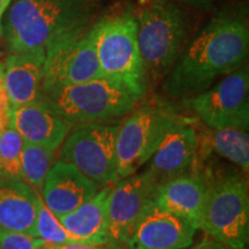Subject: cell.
Returning <instances> with one entry per match:
<instances>
[{
  "mask_svg": "<svg viewBox=\"0 0 249 249\" xmlns=\"http://www.w3.org/2000/svg\"><path fill=\"white\" fill-rule=\"evenodd\" d=\"M112 186H104L76 209L58 217L74 241L107 247V205Z\"/></svg>",
  "mask_w": 249,
  "mask_h": 249,
  "instance_id": "ac0fdd59",
  "label": "cell"
},
{
  "mask_svg": "<svg viewBox=\"0 0 249 249\" xmlns=\"http://www.w3.org/2000/svg\"><path fill=\"white\" fill-rule=\"evenodd\" d=\"M98 77L102 73L90 24L59 37L46 49L42 95Z\"/></svg>",
  "mask_w": 249,
  "mask_h": 249,
  "instance_id": "30bf717a",
  "label": "cell"
},
{
  "mask_svg": "<svg viewBox=\"0 0 249 249\" xmlns=\"http://www.w3.org/2000/svg\"><path fill=\"white\" fill-rule=\"evenodd\" d=\"M248 51L249 30L244 18L218 15L179 53L165 76V95L181 101L205 91L217 77L241 67Z\"/></svg>",
  "mask_w": 249,
  "mask_h": 249,
  "instance_id": "6da1fadb",
  "label": "cell"
},
{
  "mask_svg": "<svg viewBox=\"0 0 249 249\" xmlns=\"http://www.w3.org/2000/svg\"><path fill=\"white\" fill-rule=\"evenodd\" d=\"M44 249H107V248L104 247V246L85 244V242L74 241V242H67V244L55 245V246L48 245Z\"/></svg>",
  "mask_w": 249,
  "mask_h": 249,
  "instance_id": "484cf974",
  "label": "cell"
},
{
  "mask_svg": "<svg viewBox=\"0 0 249 249\" xmlns=\"http://www.w3.org/2000/svg\"><path fill=\"white\" fill-rule=\"evenodd\" d=\"M40 101L74 126L126 117L141 99L119 82L102 76L44 92Z\"/></svg>",
  "mask_w": 249,
  "mask_h": 249,
  "instance_id": "5b68a950",
  "label": "cell"
},
{
  "mask_svg": "<svg viewBox=\"0 0 249 249\" xmlns=\"http://www.w3.org/2000/svg\"><path fill=\"white\" fill-rule=\"evenodd\" d=\"M45 52L11 53L4 62V87L12 107L40 101Z\"/></svg>",
  "mask_w": 249,
  "mask_h": 249,
  "instance_id": "e0dca14e",
  "label": "cell"
},
{
  "mask_svg": "<svg viewBox=\"0 0 249 249\" xmlns=\"http://www.w3.org/2000/svg\"><path fill=\"white\" fill-rule=\"evenodd\" d=\"M11 0H0V37L2 35V15L8 8Z\"/></svg>",
  "mask_w": 249,
  "mask_h": 249,
  "instance_id": "83f0119b",
  "label": "cell"
},
{
  "mask_svg": "<svg viewBox=\"0 0 249 249\" xmlns=\"http://www.w3.org/2000/svg\"><path fill=\"white\" fill-rule=\"evenodd\" d=\"M133 14L147 82H158L181 52L187 36L186 18L174 2L161 0H151L133 9Z\"/></svg>",
  "mask_w": 249,
  "mask_h": 249,
  "instance_id": "277c9868",
  "label": "cell"
},
{
  "mask_svg": "<svg viewBox=\"0 0 249 249\" xmlns=\"http://www.w3.org/2000/svg\"><path fill=\"white\" fill-rule=\"evenodd\" d=\"M23 139L11 127L0 130V178L22 181L21 154Z\"/></svg>",
  "mask_w": 249,
  "mask_h": 249,
  "instance_id": "7402d4cb",
  "label": "cell"
},
{
  "mask_svg": "<svg viewBox=\"0 0 249 249\" xmlns=\"http://www.w3.org/2000/svg\"><path fill=\"white\" fill-rule=\"evenodd\" d=\"M8 127L17 130L24 142L58 150L73 124L38 101L11 107Z\"/></svg>",
  "mask_w": 249,
  "mask_h": 249,
  "instance_id": "9a60e30c",
  "label": "cell"
},
{
  "mask_svg": "<svg viewBox=\"0 0 249 249\" xmlns=\"http://www.w3.org/2000/svg\"><path fill=\"white\" fill-rule=\"evenodd\" d=\"M11 104H9L7 93L5 89L0 91V130L7 128L9 124V113H11Z\"/></svg>",
  "mask_w": 249,
  "mask_h": 249,
  "instance_id": "d4e9b609",
  "label": "cell"
},
{
  "mask_svg": "<svg viewBox=\"0 0 249 249\" xmlns=\"http://www.w3.org/2000/svg\"><path fill=\"white\" fill-rule=\"evenodd\" d=\"M35 236L42 239L45 244L55 246L74 242L58 217L44 204L42 198H38L35 226Z\"/></svg>",
  "mask_w": 249,
  "mask_h": 249,
  "instance_id": "603a6c76",
  "label": "cell"
},
{
  "mask_svg": "<svg viewBox=\"0 0 249 249\" xmlns=\"http://www.w3.org/2000/svg\"><path fill=\"white\" fill-rule=\"evenodd\" d=\"M207 192V177L198 170H191L160 182L155 203L188 220L198 230Z\"/></svg>",
  "mask_w": 249,
  "mask_h": 249,
  "instance_id": "2e32d148",
  "label": "cell"
},
{
  "mask_svg": "<svg viewBox=\"0 0 249 249\" xmlns=\"http://www.w3.org/2000/svg\"><path fill=\"white\" fill-rule=\"evenodd\" d=\"M42 239L18 231L0 230V249H44Z\"/></svg>",
  "mask_w": 249,
  "mask_h": 249,
  "instance_id": "cb8c5ba5",
  "label": "cell"
},
{
  "mask_svg": "<svg viewBox=\"0 0 249 249\" xmlns=\"http://www.w3.org/2000/svg\"><path fill=\"white\" fill-rule=\"evenodd\" d=\"M98 0H18L2 34L11 53L45 52L55 39L89 26Z\"/></svg>",
  "mask_w": 249,
  "mask_h": 249,
  "instance_id": "7a4b0ae2",
  "label": "cell"
},
{
  "mask_svg": "<svg viewBox=\"0 0 249 249\" xmlns=\"http://www.w3.org/2000/svg\"><path fill=\"white\" fill-rule=\"evenodd\" d=\"M4 62L0 61V91H1L2 89H5L4 87Z\"/></svg>",
  "mask_w": 249,
  "mask_h": 249,
  "instance_id": "4dcf8cb0",
  "label": "cell"
},
{
  "mask_svg": "<svg viewBox=\"0 0 249 249\" xmlns=\"http://www.w3.org/2000/svg\"><path fill=\"white\" fill-rule=\"evenodd\" d=\"M210 240H211L210 236H208V235L204 236V238L202 239V240L198 242L197 245H195L194 247H192L191 249H208L210 245Z\"/></svg>",
  "mask_w": 249,
  "mask_h": 249,
  "instance_id": "f1b7e54d",
  "label": "cell"
},
{
  "mask_svg": "<svg viewBox=\"0 0 249 249\" xmlns=\"http://www.w3.org/2000/svg\"><path fill=\"white\" fill-rule=\"evenodd\" d=\"M196 118L183 117L167 130L154 155L148 171L158 182L188 172L194 166L197 152Z\"/></svg>",
  "mask_w": 249,
  "mask_h": 249,
  "instance_id": "4fadbf2b",
  "label": "cell"
},
{
  "mask_svg": "<svg viewBox=\"0 0 249 249\" xmlns=\"http://www.w3.org/2000/svg\"><path fill=\"white\" fill-rule=\"evenodd\" d=\"M249 74L244 66L227 74L205 91L181 99L197 121L210 129L249 127Z\"/></svg>",
  "mask_w": 249,
  "mask_h": 249,
  "instance_id": "9c48e42d",
  "label": "cell"
},
{
  "mask_svg": "<svg viewBox=\"0 0 249 249\" xmlns=\"http://www.w3.org/2000/svg\"><path fill=\"white\" fill-rule=\"evenodd\" d=\"M183 117L164 102L134 107L118 126L116 150L119 178L132 176L148 163L167 130Z\"/></svg>",
  "mask_w": 249,
  "mask_h": 249,
  "instance_id": "52a82bcc",
  "label": "cell"
},
{
  "mask_svg": "<svg viewBox=\"0 0 249 249\" xmlns=\"http://www.w3.org/2000/svg\"><path fill=\"white\" fill-rule=\"evenodd\" d=\"M55 155L57 150L53 149L24 142L21 154L22 181L35 191H42L46 176L55 163Z\"/></svg>",
  "mask_w": 249,
  "mask_h": 249,
  "instance_id": "44dd1931",
  "label": "cell"
},
{
  "mask_svg": "<svg viewBox=\"0 0 249 249\" xmlns=\"http://www.w3.org/2000/svg\"><path fill=\"white\" fill-rule=\"evenodd\" d=\"M161 1H170V2H185V4L191 5H208L213 0H161Z\"/></svg>",
  "mask_w": 249,
  "mask_h": 249,
  "instance_id": "4316f807",
  "label": "cell"
},
{
  "mask_svg": "<svg viewBox=\"0 0 249 249\" xmlns=\"http://www.w3.org/2000/svg\"><path fill=\"white\" fill-rule=\"evenodd\" d=\"M205 127V126H204ZM197 152L193 169L197 167L211 154L232 161L248 172L249 167V135L248 130L235 128L210 129L205 127L198 130L197 127Z\"/></svg>",
  "mask_w": 249,
  "mask_h": 249,
  "instance_id": "ffe728a7",
  "label": "cell"
},
{
  "mask_svg": "<svg viewBox=\"0 0 249 249\" xmlns=\"http://www.w3.org/2000/svg\"><path fill=\"white\" fill-rule=\"evenodd\" d=\"M208 249H231V248L226 247L225 245L220 244V242H218L216 240H213V239H211L209 248H208Z\"/></svg>",
  "mask_w": 249,
  "mask_h": 249,
  "instance_id": "f546056e",
  "label": "cell"
},
{
  "mask_svg": "<svg viewBox=\"0 0 249 249\" xmlns=\"http://www.w3.org/2000/svg\"><path fill=\"white\" fill-rule=\"evenodd\" d=\"M39 195L24 181L0 178V230L35 236Z\"/></svg>",
  "mask_w": 249,
  "mask_h": 249,
  "instance_id": "d6986e66",
  "label": "cell"
},
{
  "mask_svg": "<svg viewBox=\"0 0 249 249\" xmlns=\"http://www.w3.org/2000/svg\"><path fill=\"white\" fill-rule=\"evenodd\" d=\"M101 188L74 165L59 160L45 178L43 202L55 216L61 217L91 198Z\"/></svg>",
  "mask_w": 249,
  "mask_h": 249,
  "instance_id": "5bb4252c",
  "label": "cell"
},
{
  "mask_svg": "<svg viewBox=\"0 0 249 249\" xmlns=\"http://www.w3.org/2000/svg\"><path fill=\"white\" fill-rule=\"evenodd\" d=\"M207 177V176H205ZM208 192L198 229L231 249H247L248 183L239 174L208 178Z\"/></svg>",
  "mask_w": 249,
  "mask_h": 249,
  "instance_id": "8992f818",
  "label": "cell"
},
{
  "mask_svg": "<svg viewBox=\"0 0 249 249\" xmlns=\"http://www.w3.org/2000/svg\"><path fill=\"white\" fill-rule=\"evenodd\" d=\"M119 124H79L71 127L60 145L59 160L76 167L101 187L119 181L117 132Z\"/></svg>",
  "mask_w": 249,
  "mask_h": 249,
  "instance_id": "ba28073f",
  "label": "cell"
},
{
  "mask_svg": "<svg viewBox=\"0 0 249 249\" xmlns=\"http://www.w3.org/2000/svg\"><path fill=\"white\" fill-rule=\"evenodd\" d=\"M158 185L160 182L148 170L114 183L107 205V249L127 248L134 227L155 203Z\"/></svg>",
  "mask_w": 249,
  "mask_h": 249,
  "instance_id": "8fae6325",
  "label": "cell"
},
{
  "mask_svg": "<svg viewBox=\"0 0 249 249\" xmlns=\"http://www.w3.org/2000/svg\"><path fill=\"white\" fill-rule=\"evenodd\" d=\"M93 43L103 77L119 82L142 99L148 88L133 9L112 13L92 24Z\"/></svg>",
  "mask_w": 249,
  "mask_h": 249,
  "instance_id": "3957f363",
  "label": "cell"
},
{
  "mask_svg": "<svg viewBox=\"0 0 249 249\" xmlns=\"http://www.w3.org/2000/svg\"><path fill=\"white\" fill-rule=\"evenodd\" d=\"M196 226L154 203L142 214L127 241L128 249H186Z\"/></svg>",
  "mask_w": 249,
  "mask_h": 249,
  "instance_id": "7c38bea8",
  "label": "cell"
}]
</instances>
